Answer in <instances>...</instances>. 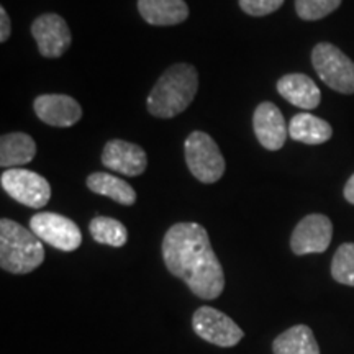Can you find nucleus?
Wrapping results in <instances>:
<instances>
[{
	"instance_id": "obj_1",
	"label": "nucleus",
	"mask_w": 354,
	"mask_h": 354,
	"mask_svg": "<svg viewBox=\"0 0 354 354\" xmlns=\"http://www.w3.org/2000/svg\"><path fill=\"white\" fill-rule=\"evenodd\" d=\"M162 259L167 271L184 281L197 297L214 300L223 292V268L202 225L194 221L172 225L162 240Z\"/></svg>"
},
{
	"instance_id": "obj_2",
	"label": "nucleus",
	"mask_w": 354,
	"mask_h": 354,
	"mask_svg": "<svg viewBox=\"0 0 354 354\" xmlns=\"http://www.w3.org/2000/svg\"><path fill=\"white\" fill-rule=\"evenodd\" d=\"M198 88V74L194 66L179 63L158 79L148 97V112L158 118H172L192 104Z\"/></svg>"
},
{
	"instance_id": "obj_3",
	"label": "nucleus",
	"mask_w": 354,
	"mask_h": 354,
	"mask_svg": "<svg viewBox=\"0 0 354 354\" xmlns=\"http://www.w3.org/2000/svg\"><path fill=\"white\" fill-rule=\"evenodd\" d=\"M44 261L39 238L17 221L0 220V266L12 274H28Z\"/></svg>"
},
{
	"instance_id": "obj_4",
	"label": "nucleus",
	"mask_w": 354,
	"mask_h": 354,
	"mask_svg": "<svg viewBox=\"0 0 354 354\" xmlns=\"http://www.w3.org/2000/svg\"><path fill=\"white\" fill-rule=\"evenodd\" d=\"M185 162L196 179L203 184H214L225 174V158L215 140L203 131L190 133L184 145Z\"/></svg>"
},
{
	"instance_id": "obj_5",
	"label": "nucleus",
	"mask_w": 354,
	"mask_h": 354,
	"mask_svg": "<svg viewBox=\"0 0 354 354\" xmlns=\"http://www.w3.org/2000/svg\"><path fill=\"white\" fill-rule=\"evenodd\" d=\"M312 64L330 88L354 94V63L331 43H318L312 51Z\"/></svg>"
},
{
	"instance_id": "obj_6",
	"label": "nucleus",
	"mask_w": 354,
	"mask_h": 354,
	"mask_svg": "<svg viewBox=\"0 0 354 354\" xmlns=\"http://www.w3.org/2000/svg\"><path fill=\"white\" fill-rule=\"evenodd\" d=\"M0 184L13 201L32 209H41L51 198L50 183L37 172L21 167L3 171Z\"/></svg>"
},
{
	"instance_id": "obj_7",
	"label": "nucleus",
	"mask_w": 354,
	"mask_h": 354,
	"mask_svg": "<svg viewBox=\"0 0 354 354\" xmlns=\"http://www.w3.org/2000/svg\"><path fill=\"white\" fill-rule=\"evenodd\" d=\"M30 230L39 240L61 251H76L82 243L81 230L68 216L39 212L30 220Z\"/></svg>"
},
{
	"instance_id": "obj_8",
	"label": "nucleus",
	"mask_w": 354,
	"mask_h": 354,
	"mask_svg": "<svg viewBox=\"0 0 354 354\" xmlns=\"http://www.w3.org/2000/svg\"><path fill=\"white\" fill-rule=\"evenodd\" d=\"M192 328L207 343L221 348L236 346L245 336V331L227 313L207 305L196 310L192 317Z\"/></svg>"
},
{
	"instance_id": "obj_9",
	"label": "nucleus",
	"mask_w": 354,
	"mask_h": 354,
	"mask_svg": "<svg viewBox=\"0 0 354 354\" xmlns=\"http://www.w3.org/2000/svg\"><path fill=\"white\" fill-rule=\"evenodd\" d=\"M333 238V223L326 215L312 214L299 221L292 232L290 248L297 256L325 253Z\"/></svg>"
},
{
	"instance_id": "obj_10",
	"label": "nucleus",
	"mask_w": 354,
	"mask_h": 354,
	"mask_svg": "<svg viewBox=\"0 0 354 354\" xmlns=\"http://www.w3.org/2000/svg\"><path fill=\"white\" fill-rule=\"evenodd\" d=\"M32 35L37 39L38 50L44 57H59L69 50L71 30L63 17L57 13H44L32 24Z\"/></svg>"
},
{
	"instance_id": "obj_11",
	"label": "nucleus",
	"mask_w": 354,
	"mask_h": 354,
	"mask_svg": "<svg viewBox=\"0 0 354 354\" xmlns=\"http://www.w3.org/2000/svg\"><path fill=\"white\" fill-rule=\"evenodd\" d=\"M256 138L269 151H277L286 145L289 127L286 125L284 115L272 102H263L253 115Z\"/></svg>"
},
{
	"instance_id": "obj_12",
	"label": "nucleus",
	"mask_w": 354,
	"mask_h": 354,
	"mask_svg": "<svg viewBox=\"0 0 354 354\" xmlns=\"http://www.w3.org/2000/svg\"><path fill=\"white\" fill-rule=\"evenodd\" d=\"M33 109L39 120L50 127H73L82 117V109L77 100L63 94L39 95L33 102Z\"/></svg>"
},
{
	"instance_id": "obj_13",
	"label": "nucleus",
	"mask_w": 354,
	"mask_h": 354,
	"mask_svg": "<svg viewBox=\"0 0 354 354\" xmlns=\"http://www.w3.org/2000/svg\"><path fill=\"white\" fill-rule=\"evenodd\" d=\"M102 165L107 169L125 176L143 174L148 166L145 149L125 140H110L102 153Z\"/></svg>"
},
{
	"instance_id": "obj_14",
	"label": "nucleus",
	"mask_w": 354,
	"mask_h": 354,
	"mask_svg": "<svg viewBox=\"0 0 354 354\" xmlns=\"http://www.w3.org/2000/svg\"><path fill=\"white\" fill-rule=\"evenodd\" d=\"M277 92L289 104L304 110H313L320 105L322 94L317 84L305 74H287L277 82Z\"/></svg>"
},
{
	"instance_id": "obj_15",
	"label": "nucleus",
	"mask_w": 354,
	"mask_h": 354,
	"mask_svg": "<svg viewBox=\"0 0 354 354\" xmlns=\"http://www.w3.org/2000/svg\"><path fill=\"white\" fill-rule=\"evenodd\" d=\"M138 12L146 24L156 26L179 25L189 17L184 0H138Z\"/></svg>"
},
{
	"instance_id": "obj_16",
	"label": "nucleus",
	"mask_w": 354,
	"mask_h": 354,
	"mask_svg": "<svg viewBox=\"0 0 354 354\" xmlns=\"http://www.w3.org/2000/svg\"><path fill=\"white\" fill-rule=\"evenodd\" d=\"M35 156H37V145L26 133H7L0 138V166L6 169L28 165Z\"/></svg>"
},
{
	"instance_id": "obj_17",
	"label": "nucleus",
	"mask_w": 354,
	"mask_h": 354,
	"mask_svg": "<svg viewBox=\"0 0 354 354\" xmlns=\"http://www.w3.org/2000/svg\"><path fill=\"white\" fill-rule=\"evenodd\" d=\"M289 135L292 140L305 145L326 143L333 135V128L328 122L312 113H297L289 123Z\"/></svg>"
},
{
	"instance_id": "obj_18",
	"label": "nucleus",
	"mask_w": 354,
	"mask_h": 354,
	"mask_svg": "<svg viewBox=\"0 0 354 354\" xmlns=\"http://www.w3.org/2000/svg\"><path fill=\"white\" fill-rule=\"evenodd\" d=\"M274 354H320L315 335L307 325H295L274 339Z\"/></svg>"
},
{
	"instance_id": "obj_19",
	"label": "nucleus",
	"mask_w": 354,
	"mask_h": 354,
	"mask_svg": "<svg viewBox=\"0 0 354 354\" xmlns=\"http://www.w3.org/2000/svg\"><path fill=\"white\" fill-rule=\"evenodd\" d=\"M87 187L94 194L112 198L120 205H133L136 202V192L127 180L107 172H94L87 177Z\"/></svg>"
},
{
	"instance_id": "obj_20",
	"label": "nucleus",
	"mask_w": 354,
	"mask_h": 354,
	"mask_svg": "<svg viewBox=\"0 0 354 354\" xmlns=\"http://www.w3.org/2000/svg\"><path fill=\"white\" fill-rule=\"evenodd\" d=\"M88 232L92 238L100 245L120 248L128 240V232L122 221L110 218V216H95L88 225Z\"/></svg>"
},
{
	"instance_id": "obj_21",
	"label": "nucleus",
	"mask_w": 354,
	"mask_h": 354,
	"mask_svg": "<svg viewBox=\"0 0 354 354\" xmlns=\"http://www.w3.org/2000/svg\"><path fill=\"white\" fill-rule=\"evenodd\" d=\"M331 276L336 282L354 287V243H344L331 261Z\"/></svg>"
},
{
	"instance_id": "obj_22",
	"label": "nucleus",
	"mask_w": 354,
	"mask_h": 354,
	"mask_svg": "<svg viewBox=\"0 0 354 354\" xmlns=\"http://www.w3.org/2000/svg\"><path fill=\"white\" fill-rule=\"evenodd\" d=\"M342 0H295V10L302 20L315 21L333 13Z\"/></svg>"
},
{
	"instance_id": "obj_23",
	"label": "nucleus",
	"mask_w": 354,
	"mask_h": 354,
	"mask_svg": "<svg viewBox=\"0 0 354 354\" xmlns=\"http://www.w3.org/2000/svg\"><path fill=\"white\" fill-rule=\"evenodd\" d=\"M284 0H240L241 10L251 17H264L282 7Z\"/></svg>"
},
{
	"instance_id": "obj_24",
	"label": "nucleus",
	"mask_w": 354,
	"mask_h": 354,
	"mask_svg": "<svg viewBox=\"0 0 354 354\" xmlns=\"http://www.w3.org/2000/svg\"><path fill=\"white\" fill-rule=\"evenodd\" d=\"M12 33V25H10V17H8L7 10L3 7H0V41L6 43L10 38Z\"/></svg>"
},
{
	"instance_id": "obj_25",
	"label": "nucleus",
	"mask_w": 354,
	"mask_h": 354,
	"mask_svg": "<svg viewBox=\"0 0 354 354\" xmlns=\"http://www.w3.org/2000/svg\"><path fill=\"white\" fill-rule=\"evenodd\" d=\"M343 194H344V198H346L349 203H353V205H354V174L348 179L346 185H344V192Z\"/></svg>"
}]
</instances>
